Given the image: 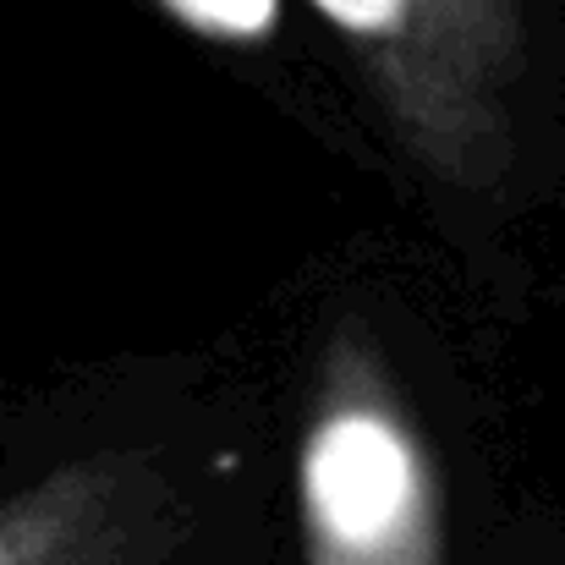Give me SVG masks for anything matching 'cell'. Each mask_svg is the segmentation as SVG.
Listing matches in <instances>:
<instances>
[{"mask_svg": "<svg viewBox=\"0 0 565 565\" xmlns=\"http://www.w3.org/2000/svg\"><path fill=\"white\" fill-rule=\"evenodd\" d=\"M302 565H445V500L412 423L384 406L330 401L297 456Z\"/></svg>", "mask_w": 565, "mask_h": 565, "instance_id": "cell-1", "label": "cell"}, {"mask_svg": "<svg viewBox=\"0 0 565 565\" xmlns=\"http://www.w3.org/2000/svg\"><path fill=\"white\" fill-rule=\"evenodd\" d=\"M0 565H116L99 500L83 478H55L0 511Z\"/></svg>", "mask_w": 565, "mask_h": 565, "instance_id": "cell-2", "label": "cell"}, {"mask_svg": "<svg viewBox=\"0 0 565 565\" xmlns=\"http://www.w3.org/2000/svg\"><path fill=\"white\" fill-rule=\"evenodd\" d=\"M308 6L352 44L390 55H412L423 39L461 22V0H308Z\"/></svg>", "mask_w": 565, "mask_h": 565, "instance_id": "cell-3", "label": "cell"}, {"mask_svg": "<svg viewBox=\"0 0 565 565\" xmlns=\"http://www.w3.org/2000/svg\"><path fill=\"white\" fill-rule=\"evenodd\" d=\"M166 17H177L188 33L209 44H269L280 33V0H160Z\"/></svg>", "mask_w": 565, "mask_h": 565, "instance_id": "cell-4", "label": "cell"}]
</instances>
